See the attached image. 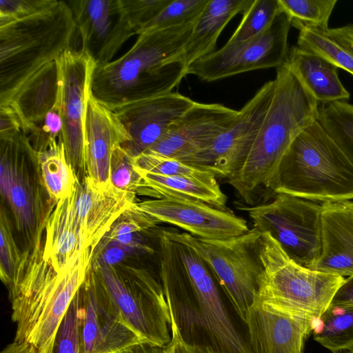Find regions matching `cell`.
I'll return each instance as SVG.
<instances>
[{
	"instance_id": "1",
	"label": "cell",
	"mask_w": 353,
	"mask_h": 353,
	"mask_svg": "<svg viewBox=\"0 0 353 353\" xmlns=\"http://www.w3.org/2000/svg\"><path fill=\"white\" fill-rule=\"evenodd\" d=\"M270 108L255 141L228 182L248 205L266 203L275 195L281 162L296 138L317 120L319 103L284 63L276 69Z\"/></svg>"
},
{
	"instance_id": "2",
	"label": "cell",
	"mask_w": 353,
	"mask_h": 353,
	"mask_svg": "<svg viewBox=\"0 0 353 353\" xmlns=\"http://www.w3.org/2000/svg\"><path fill=\"white\" fill-rule=\"evenodd\" d=\"M195 22L141 34L121 57L96 65L92 96L112 108L172 92L187 75L183 53Z\"/></svg>"
},
{
	"instance_id": "3",
	"label": "cell",
	"mask_w": 353,
	"mask_h": 353,
	"mask_svg": "<svg viewBox=\"0 0 353 353\" xmlns=\"http://www.w3.org/2000/svg\"><path fill=\"white\" fill-rule=\"evenodd\" d=\"M94 249L87 248L73 267L61 272L44 259L41 244L23 252L8 290L17 324L14 341L32 344L37 353H50L59 325L92 267Z\"/></svg>"
},
{
	"instance_id": "4",
	"label": "cell",
	"mask_w": 353,
	"mask_h": 353,
	"mask_svg": "<svg viewBox=\"0 0 353 353\" xmlns=\"http://www.w3.org/2000/svg\"><path fill=\"white\" fill-rule=\"evenodd\" d=\"M76 30L65 1L53 0L23 17H0V105L7 104L34 73L72 48Z\"/></svg>"
},
{
	"instance_id": "5",
	"label": "cell",
	"mask_w": 353,
	"mask_h": 353,
	"mask_svg": "<svg viewBox=\"0 0 353 353\" xmlns=\"http://www.w3.org/2000/svg\"><path fill=\"white\" fill-rule=\"evenodd\" d=\"M274 192L320 204L353 201V157L316 120L284 155Z\"/></svg>"
},
{
	"instance_id": "6",
	"label": "cell",
	"mask_w": 353,
	"mask_h": 353,
	"mask_svg": "<svg viewBox=\"0 0 353 353\" xmlns=\"http://www.w3.org/2000/svg\"><path fill=\"white\" fill-rule=\"evenodd\" d=\"M176 244L188 278L171 279L163 291L182 337L188 341L201 328L215 353H252L230 319L205 262L190 248Z\"/></svg>"
},
{
	"instance_id": "7",
	"label": "cell",
	"mask_w": 353,
	"mask_h": 353,
	"mask_svg": "<svg viewBox=\"0 0 353 353\" xmlns=\"http://www.w3.org/2000/svg\"><path fill=\"white\" fill-rule=\"evenodd\" d=\"M0 188L9 204L25 251L41 244V237L56 203L43 181L38 152L21 132L1 139Z\"/></svg>"
},
{
	"instance_id": "8",
	"label": "cell",
	"mask_w": 353,
	"mask_h": 353,
	"mask_svg": "<svg viewBox=\"0 0 353 353\" xmlns=\"http://www.w3.org/2000/svg\"><path fill=\"white\" fill-rule=\"evenodd\" d=\"M260 258L263 271L256 296L311 319L327 308L345 279L297 263L269 232H261Z\"/></svg>"
},
{
	"instance_id": "9",
	"label": "cell",
	"mask_w": 353,
	"mask_h": 353,
	"mask_svg": "<svg viewBox=\"0 0 353 353\" xmlns=\"http://www.w3.org/2000/svg\"><path fill=\"white\" fill-rule=\"evenodd\" d=\"M163 231L171 240L187 245L201 257L245 323L258 294L263 271L261 232L253 228L239 236L212 240L188 232Z\"/></svg>"
},
{
	"instance_id": "10",
	"label": "cell",
	"mask_w": 353,
	"mask_h": 353,
	"mask_svg": "<svg viewBox=\"0 0 353 353\" xmlns=\"http://www.w3.org/2000/svg\"><path fill=\"white\" fill-rule=\"evenodd\" d=\"M93 270L125 323L145 343L164 346L171 341L172 319L164 291L148 271L121 273L114 267Z\"/></svg>"
},
{
	"instance_id": "11",
	"label": "cell",
	"mask_w": 353,
	"mask_h": 353,
	"mask_svg": "<svg viewBox=\"0 0 353 353\" xmlns=\"http://www.w3.org/2000/svg\"><path fill=\"white\" fill-rule=\"evenodd\" d=\"M242 210L254 228L269 232L294 261L315 270L321 250V204L280 193Z\"/></svg>"
},
{
	"instance_id": "12",
	"label": "cell",
	"mask_w": 353,
	"mask_h": 353,
	"mask_svg": "<svg viewBox=\"0 0 353 353\" xmlns=\"http://www.w3.org/2000/svg\"><path fill=\"white\" fill-rule=\"evenodd\" d=\"M290 17L283 10L270 26L259 35L245 41L225 43L190 64L187 74L210 82L243 72L282 66L289 49Z\"/></svg>"
},
{
	"instance_id": "13",
	"label": "cell",
	"mask_w": 353,
	"mask_h": 353,
	"mask_svg": "<svg viewBox=\"0 0 353 353\" xmlns=\"http://www.w3.org/2000/svg\"><path fill=\"white\" fill-rule=\"evenodd\" d=\"M60 75L59 103L63 120L61 139L78 181L87 176L85 121L96 62L81 48L66 50L57 60Z\"/></svg>"
},
{
	"instance_id": "14",
	"label": "cell",
	"mask_w": 353,
	"mask_h": 353,
	"mask_svg": "<svg viewBox=\"0 0 353 353\" xmlns=\"http://www.w3.org/2000/svg\"><path fill=\"white\" fill-rule=\"evenodd\" d=\"M275 81L265 83L225 132L210 144L181 161L230 178L244 162L258 135L274 95Z\"/></svg>"
},
{
	"instance_id": "15",
	"label": "cell",
	"mask_w": 353,
	"mask_h": 353,
	"mask_svg": "<svg viewBox=\"0 0 353 353\" xmlns=\"http://www.w3.org/2000/svg\"><path fill=\"white\" fill-rule=\"evenodd\" d=\"M78 294L83 353H119L145 343L125 323L92 267Z\"/></svg>"
},
{
	"instance_id": "16",
	"label": "cell",
	"mask_w": 353,
	"mask_h": 353,
	"mask_svg": "<svg viewBox=\"0 0 353 353\" xmlns=\"http://www.w3.org/2000/svg\"><path fill=\"white\" fill-rule=\"evenodd\" d=\"M132 208L204 239L224 240L249 230L243 218L199 201L163 197L135 202Z\"/></svg>"
},
{
	"instance_id": "17",
	"label": "cell",
	"mask_w": 353,
	"mask_h": 353,
	"mask_svg": "<svg viewBox=\"0 0 353 353\" xmlns=\"http://www.w3.org/2000/svg\"><path fill=\"white\" fill-rule=\"evenodd\" d=\"M194 103L189 97L171 92L110 108L130 138L121 147L132 158L145 152Z\"/></svg>"
},
{
	"instance_id": "18",
	"label": "cell",
	"mask_w": 353,
	"mask_h": 353,
	"mask_svg": "<svg viewBox=\"0 0 353 353\" xmlns=\"http://www.w3.org/2000/svg\"><path fill=\"white\" fill-rule=\"evenodd\" d=\"M80 34L81 49L97 65L108 63L122 45L136 34L122 0H73L67 1Z\"/></svg>"
},
{
	"instance_id": "19",
	"label": "cell",
	"mask_w": 353,
	"mask_h": 353,
	"mask_svg": "<svg viewBox=\"0 0 353 353\" xmlns=\"http://www.w3.org/2000/svg\"><path fill=\"white\" fill-rule=\"evenodd\" d=\"M259 296L245 322L252 353H303L312 320Z\"/></svg>"
},
{
	"instance_id": "20",
	"label": "cell",
	"mask_w": 353,
	"mask_h": 353,
	"mask_svg": "<svg viewBox=\"0 0 353 353\" xmlns=\"http://www.w3.org/2000/svg\"><path fill=\"white\" fill-rule=\"evenodd\" d=\"M239 110L219 103L196 102L145 152L180 161L210 144L236 119Z\"/></svg>"
},
{
	"instance_id": "21",
	"label": "cell",
	"mask_w": 353,
	"mask_h": 353,
	"mask_svg": "<svg viewBox=\"0 0 353 353\" xmlns=\"http://www.w3.org/2000/svg\"><path fill=\"white\" fill-rule=\"evenodd\" d=\"M135 202L134 192L118 190L111 183L99 185L88 176L77 181L74 206L86 246L95 248L114 222Z\"/></svg>"
},
{
	"instance_id": "22",
	"label": "cell",
	"mask_w": 353,
	"mask_h": 353,
	"mask_svg": "<svg viewBox=\"0 0 353 353\" xmlns=\"http://www.w3.org/2000/svg\"><path fill=\"white\" fill-rule=\"evenodd\" d=\"M129 136L114 112L90 93L85 121L87 176L95 183H110V167L116 145L129 141Z\"/></svg>"
},
{
	"instance_id": "23",
	"label": "cell",
	"mask_w": 353,
	"mask_h": 353,
	"mask_svg": "<svg viewBox=\"0 0 353 353\" xmlns=\"http://www.w3.org/2000/svg\"><path fill=\"white\" fill-rule=\"evenodd\" d=\"M321 250L315 270L353 275V201L321 204Z\"/></svg>"
},
{
	"instance_id": "24",
	"label": "cell",
	"mask_w": 353,
	"mask_h": 353,
	"mask_svg": "<svg viewBox=\"0 0 353 353\" xmlns=\"http://www.w3.org/2000/svg\"><path fill=\"white\" fill-rule=\"evenodd\" d=\"M45 230L44 259L57 272L73 267L88 248L77 220L74 192L57 202L48 219Z\"/></svg>"
},
{
	"instance_id": "25",
	"label": "cell",
	"mask_w": 353,
	"mask_h": 353,
	"mask_svg": "<svg viewBox=\"0 0 353 353\" xmlns=\"http://www.w3.org/2000/svg\"><path fill=\"white\" fill-rule=\"evenodd\" d=\"M57 60L48 63L30 76L10 101L4 104L10 105L17 112L26 135L34 125L42 122L57 103L60 91Z\"/></svg>"
},
{
	"instance_id": "26",
	"label": "cell",
	"mask_w": 353,
	"mask_h": 353,
	"mask_svg": "<svg viewBox=\"0 0 353 353\" xmlns=\"http://www.w3.org/2000/svg\"><path fill=\"white\" fill-rule=\"evenodd\" d=\"M285 64L300 79L319 104L347 101L349 92L341 82L338 68L323 57L292 46Z\"/></svg>"
},
{
	"instance_id": "27",
	"label": "cell",
	"mask_w": 353,
	"mask_h": 353,
	"mask_svg": "<svg viewBox=\"0 0 353 353\" xmlns=\"http://www.w3.org/2000/svg\"><path fill=\"white\" fill-rule=\"evenodd\" d=\"M253 0H209L195 22L183 59L188 67L214 52L217 39L227 24L243 13Z\"/></svg>"
},
{
	"instance_id": "28",
	"label": "cell",
	"mask_w": 353,
	"mask_h": 353,
	"mask_svg": "<svg viewBox=\"0 0 353 353\" xmlns=\"http://www.w3.org/2000/svg\"><path fill=\"white\" fill-rule=\"evenodd\" d=\"M135 167V166H134ZM143 180L148 194L159 198L170 197L199 201L225 208L227 196L216 178L201 179L186 176H162L145 172L135 167Z\"/></svg>"
},
{
	"instance_id": "29",
	"label": "cell",
	"mask_w": 353,
	"mask_h": 353,
	"mask_svg": "<svg viewBox=\"0 0 353 353\" xmlns=\"http://www.w3.org/2000/svg\"><path fill=\"white\" fill-rule=\"evenodd\" d=\"M312 332L316 342L333 353L353 350V304L330 303L312 320Z\"/></svg>"
},
{
	"instance_id": "30",
	"label": "cell",
	"mask_w": 353,
	"mask_h": 353,
	"mask_svg": "<svg viewBox=\"0 0 353 353\" xmlns=\"http://www.w3.org/2000/svg\"><path fill=\"white\" fill-rule=\"evenodd\" d=\"M38 157L41 177L51 199L57 203L72 195L77 179L67 158L61 136L46 150L38 153Z\"/></svg>"
},
{
	"instance_id": "31",
	"label": "cell",
	"mask_w": 353,
	"mask_h": 353,
	"mask_svg": "<svg viewBox=\"0 0 353 353\" xmlns=\"http://www.w3.org/2000/svg\"><path fill=\"white\" fill-rule=\"evenodd\" d=\"M317 121L353 157V104L347 101L321 104Z\"/></svg>"
},
{
	"instance_id": "32",
	"label": "cell",
	"mask_w": 353,
	"mask_h": 353,
	"mask_svg": "<svg viewBox=\"0 0 353 353\" xmlns=\"http://www.w3.org/2000/svg\"><path fill=\"white\" fill-rule=\"evenodd\" d=\"M327 30L300 29L297 46L323 57L353 75V55L334 40L328 34Z\"/></svg>"
},
{
	"instance_id": "33",
	"label": "cell",
	"mask_w": 353,
	"mask_h": 353,
	"mask_svg": "<svg viewBox=\"0 0 353 353\" xmlns=\"http://www.w3.org/2000/svg\"><path fill=\"white\" fill-rule=\"evenodd\" d=\"M282 10L299 30L314 28L327 30L328 21L337 0H279Z\"/></svg>"
},
{
	"instance_id": "34",
	"label": "cell",
	"mask_w": 353,
	"mask_h": 353,
	"mask_svg": "<svg viewBox=\"0 0 353 353\" xmlns=\"http://www.w3.org/2000/svg\"><path fill=\"white\" fill-rule=\"evenodd\" d=\"M281 10L279 0H253L243 13L241 23L227 43L245 41L259 35L270 26Z\"/></svg>"
},
{
	"instance_id": "35",
	"label": "cell",
	"mask_w": 353,
	"mask_h": 353,
	"mask_svg": "<svg viewBox=\"0 0 353 353\" xmlns=\"http://www.w3.org/2000/svg\"><path fill=\"white\" fill-rule=\"evenodd\" d=\"M159 223L149 215L134 209L132 206L114 222L104 237L148 252L151 249L143 243L140 233Z\"/></svg>"
},
{
	"instance_id": "36",
	"label": "cell",
	"mask_w": 353,
	"mask_h": 353,
	"mask_svg": "<svg viewBox=\"0 0 353 353\" xmlns=\"http://www.w3.org/2000/svg\"><path fill=\"white\" fill-rule=\"evenodd\" d=\"M208 1L209 0H172L155 18L139 30L137 34L195 22Z\"/></svg>"
},
{
	"instance_id": "37",
	"label": "cell",
	"mask_w": 353,
	"mask_h": 353,
	"mask_svg": "<svg viewBox=\"0 0 353 353\" xmlns=\"http://www.w3.org/2000/svg\"><path fill=\"white\" fill-rule=\"evenodd\" d=\"M136 168L162 176H186L201 179L216 178L210 172L185 163L180 160L152 152H143L133 158Z\"/></svg>"
},
{
	"instance_id": "38",
	"label": "cell",
	"mask_w": 353,
	"mask_h": 353,
	"mask_svg": "<svg viewBox=\"0 0 353 353\" xmlns=\"http://www.w3.org/2000/svg\"><path fill=\"white\" fill-rule=\"evenodd\" d=\"M50 353H83L78 291L59 325Z\"/></svg>"
},
{
	"instance_id": "39",
	"label": "cell",
	"mask_w": 353,
	"mask_h": 353,
	"mask_svg": "<svg viewBox=\"0 0 353 353\" xmlns=\"http://www.w3.org/2000/svg\"><path fill=\"white\" fill-rule=\"evenodd\" d=\"M0 276L1 281L10 290L21 263V253L12 232L11 223L5 209L1 210L0 221Z\"/></svg>"
},
{
	"instance_id": "40",
	"label": "cell",
	"mask_w": 353,
	"mask_h": 353,
	"mask_svg": "<svg viewBox=\"0 0 353 353\" xmlns=\"http://www.w3.org/2000/svg\"><path fill=\"white\" fill-rule=\"evenodd\" d=\"M110 181L118 190L128 192L143 189V180L135 170L133 158L120 145L113 150L110 167Z\"/></svg>"
},
{
	"instance_id": "41",
	"label": "cell",
	"mask_w": 353,
	"mask_h": 353,
	"mask_svg": "<svg viewBox=\"0 0 353 353\" xmlns=\"http://www.w3.org/2000/svg\"><path fill=\"white\" fill-rule=\"evenodd\" d=\"M63 120L58 99L57 103L40 123L34 125L27 134L33 148L38 152L46 150L61 136Z\"/></svg>"
},
{
	"instance_id": "42",
	"label": "cell",
	"mask_w": 353,
	"mask_h": 353,
	"mask_svg": "<svg viewBox=\"0 0 353 353\" xmlns=\"http://www.w3.org/2000/svg\"><path fill=\"white\" fill-rule=\"evenodd\" d=\"M172 0H122L130 25L136 34L155 18Z\"/></svg>"
},
{
	"instance_id": "43",
	"label": "cell",
	"mask_w": 353,
	"mask_h": 353,
	"mask_svg": "<svg viewBox=\"0 0 353 353\" xmlns=\"http://www.w3.org/2000/svg\"><path fill=\"white\" fill-rule=\"evenodd\" d=\"M145 252L138 248L103 237L94 249L92 268L114 267L130 255Z\"/></svg>"
},
{
	"instance_id": "44",
	"label": "cell",
	"mask_w": 353,
	"mask_h": 353,
	"mask_svg": "<svg viewBox=\"0 0 353 353\" xmlns=\"http://www.w3.org/2000/svg\"><path fill=\"white\" fill-rule=\"evenodd\" d=\"M53 0H0V17H19L45 8Z\"/></svg>"
},
{
	"instance_id": "45",
	"label": "cell",
	"mask_w": 353,
	"mask_h": 353,
	"mask_svg": "<svg viewBox=\"0 0 353 353\" xmlns=\"http://www.w3.org/2000/svg\"><path fill=\"white\" fill-rule=\"evenodd\" d=\"M23 132L21 121L9 105H0V138L13 137Z\"/></svg>"
},
{
	"instance_id": "46",
	"label": "cell",
	"mask_w": 353,
	"mask_h": 353,
	"mask_svg": "<svg viewBox=\"0 0 353 353\" xmlns=\"http://www.w3.org/2000/svg\"><path fill=\"white\" fill-rule=\"evenodd\" d=\"M172 319L171 333L174 343L173 353H215L208 345L190 343L184 340L179 327L170 313Z\"/></svg>"
},
{
	"instance_id": "47",
	"label": "cell",
	"mask_w": 353,
	"mask_h": 353,
	"mask_svg": "<svg viewBox=\"0 0 353 353\" xmlns=\"http://www.w3.org/2000/svg\"><path fill=\"white\" fill-rule=\"evenodd\" d=\"M328 34L353 55V24L329 28Z\"/></svg>"
},
{
	"instance_id": "48",
	"label": "cell",
	"mask_w": 353,
	"mask_h": 353,
	"mask_svg": "<svg viewBox=\"0 0 353 353\" xmlns=\"http://www.w3.org/2000/svg\"><path fill=\"white\" fill-rule=\"evenodd\" d=\"M174 343L171 341L164 345L159 346L149 343H141L119 353H173Z\"/></svg>"
},
{
	"instance_id": "49",
	"label": "cell",
	"mask_w": 353,
	"mask_h": 353,
	"mask_svg": "<svg viewBox=\"0 0 353 353\" xmlns=\"http://www.w3.org/2000/svg\"><path fill=\"white\" fill-rule=\"evenodd\" d=\"M331 303L353 304V275L345 278Z\"/></svg>"
},
{
	"instance_id": "50",
	"label": "cell",
	"mask_w": 353,
	"mask_h": 353,
	"mask_svg": "<svg viewBox=\"0 0 353 353\" xmlns=\"http://www.w3.org/2000/svg\"><path fill=\"white\" fill-rule=\"evenodd\" d=\"M1 353H37V351L32 344L28 342L14 341L13 343L5 347Z\"/></svg>"
},
{
	"instance_id": "51",
	"label": "cell",
	"mask_w": 353,
	"mask_h": 353,
	"mask_svg": "<svg viewBox=\"0 0 353 353\" xmlns=\"http://www.w3.org/2000/svg\"><path fill=\"white\" fill-rule=\"evenodd\" d=\"M345 353H353V350H350V351H347V352H345Z\"/></svg>"
}]
</instances>
